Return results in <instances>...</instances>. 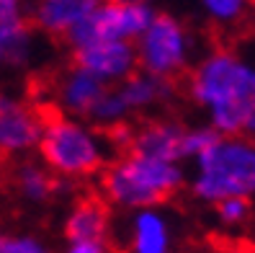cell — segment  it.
<instances>
[{"instance_id":"cell-1","label":"cell","mask_w":255,"mask_h":253,"mask_svg":"<svg viewBox=\"0 0 255 253\" xmlns=\"http://www.w3.org/2000/svg\"><path fill=\"white\" fill-rule=\"evenodd\" d=\"M186 91L217 135L255 140V65L235 49L217 47L191 65Z\"/></svg>"},{"instance_id":"cell-2","label":"cell","mask_w":255,"mask_h":253,"mask_svg":"<svg viewBox=\"0 0 255 253\" xmlns=\"http://www.w3.org/2000/svg\"><path fill=\"white\" fill-rule=\"evenodd\" d=\"M36 150L41 155V166L62 181H80L101 173L114 153L106 132L88 119L57 111L44 116Z\"/></svg>"},{"instance_id":"cell-3","label":"cell","mask_w":255,"mask_h":253,"mask_svg":"<svg viewBox=\"0 0 255 253\" xmlns=\"http://www.w3.org/2000/svg\"><path fill=\"white\" fill-rule=\"evenodd\" d=\"M183 184V163L152 158L134 150H124L116 160H109L101 173L103 199L127 212L160 207L170 197H175Z\"/></svg>"},{"instance_id":"cell-4","label":"cell","mask_w":255,"mask_h":253,"mask_svg":"<svg viewBox=\"0 0 255 253\" xmlns=\"http://www.w3.org/2000/svg\"><path fill=\"white\" fill-rule=\"evenodd\" d=\"M191 194L204 204L240 197L255 199V140L217 135L214 142L191 160Z\"/></svg>"},{"instance_id":"cell-5","label":"cell","mask_w":255,"mask_h":253,"mask_svg":"<svg viewBox=\"0 0 255 253\" xmlns=\"http://www.w3.org/2000/svg\"><path fill=\"white\" fill-rule=\"evenodd\" d=\"M134 52L142 72L175 83L191 67L193 36L175 16L155 13L139 39L134 41Z\"/></svg>"},{"instance_id":"cell-6","label":"cell","mask_w":255,"mask_h":253,"mask_svg":"<svg viewBox=\"0 0 255 253\" xmlns=\"http://www.w3.org/2000/svg\"><path fill=\"white\" fill-rule=\"evenodd\" d=\"M155 10L149 3H101L83 23H78L67 34V44L72 49L85 47L93 41H137L139 34L152 21Z\"/></svg>"},{"instance_id":"cell-7","label":"cell","mask_w":255,"mask_h":253,"mask_svg":"<svg viewBox=\"0 0 255 253\" xmlns=\"http://www.w3.org/2000/svg\"><path fill=\"white\" fill-rule=\"evenodd\" d=\"M44 114L23 96L0 91V158L36 150Z\"/></svg>"},{"instance_id":"cell-8","label":"cell","mask_w":255,"mask_h":253,"mask_svg":"<svg viewBox=\"0 0 255 253\" xmlns=\"http://www.w3.org/2000/svg\"><path fill=\"white\" fill-rule=\"evenodd\" d=\"M72 62L98 78L103 85H116L139 70L131 41H93L72 49Z\"/></svg>"},{"instance_id":"cell-9","label":"cell","mask_w":255,"mask_h":253,"mask_svg":"<svg viewBox=\"0 0 255 253\" xmlns=\"http://www.w3.org/2000/svg\"><path fill=\"white\" fill-rule=\"evenodd\" d=\"M129 150L144 153L152 158L186 163L191 160L188 150V124L175 122V119H152L142 127H134Z\"/></svg>"},{"instance_id":"cell-10","label":"cell","mask_w":255,"mask_h":253,"mask_svg":"<svg viewBox=\"0 0 255 253\" xmlns=\"http://www.w3.org/2000/svg\"><path fill=\"white\" fill-rule=\"evenodd\" d=\"M106 88L109 85H103L98 78H93L91 72H85L83 67H78V65L72 62L67 70H62L52 80L49 96L54 101L57 114L88 119Z\"/></svg>"},{"instance_id":"cell-11","label":"cell","mask_w":255,"mask_h":253,"mask_svg":"<svg viewBox=\"0 0 255 253\" xmlns=\"http://www.w3.org/2000/svg\"><path fill=\"white\" fill-rule=\"evenodd\" d=\"M34 54V31L21 0H0V72L26 67Z\"/></svg>"},{"instance_id":"cell-12","label":"cell","mask_w":255,"mask_h":253,"mask_svg":"<svg viewBox=\"0 0 255 253\" xmlns=\"http://www.w3.org/2000/svg\"><path fill=\"white\" fill-rule=\"evenodd\" d=\"M124 246L127 253H173L175 233L170 217L160 207H144V210L129 212Z\"/></svg>"},{"instance_id":"cell-13","label":"cell","mask_w":255,"mask_h":253,"mask_svg":"<svg viewBox=\"0 0 255 253\" xmlns=\"http://www.w3.org/2000/svg\"><path fill=\"white\" fill-rule=\"evenodd\" d=\"M114 91L119 93L122 103L127 106L129 116H137V114L152 111V109H162L165 103H170L173 96H175V83L137 70L127 80L116 83Z\"/></svg>"},{"instance_id":"cell-14","label":"cell","mask_w":255,"mask_h":253,"mask_svg":"<svg viewBox=\"0 0 255 253\" xmlns=\"http://www.w3.org/2000/svg\"><path fill=\"white\" fill-rule=\"evenodd\" d=\"M103 0H36L31 10V23L49 36H62L83 23Z\"/></svg>"},{"instance_id":"cell-15","label":"cell","mask_w":255,"mask_h":253,"mask_svg":"<svg viewBox=\"0 0 255 253\" xmlns=\"http://www.w3.org/2000/svg\"><path fill=\"white\" fill-rule=\"evenodd\" d=\"M67 243L72 241H98L109 243L111 235V215L101 199H80L70 207L65 217Z\"/></svg>"},{"instance_id":"cell-16","label":"cell","mask_w":255,"mask_h":253,"mask_svg":"<svg viewBox=\"0 0 255 253\" xmlns=\"http://www.w3.org/2000/svg\"><path fill=\"white\" fill-rule=\"evenodd\" d=\"M13 189L28 204H44L54 197L57 178L41 166V163L26 160L13 168Z\"/></svg>"},{"instance_id":"cell-17","label":"cell","mask_w":255,"mask_h":253,"mask_svg":"<svg viewBox=\"0 0 255 253\" xmlns=\"http://www.w3.org/2000/svg\"><path fill=\"white\" fill-rule=\"evenodd\" d=\"M199 3L206 10L209 21L217 28H227V31L243 26L253 8L250 0H199Z\"/></svg>"},{"instance_id":"cell-18","label":"cell","mask_w":255,"mask_h":253,"mask_svg":"<svg viewBox=\"0 0 255 253\" xmlns=\"http://www.w3.org/2000/svg\"><path fill=\"white\" fill-rule=\"evenodd\" d=\"M0 253H52V248L31 233L0 230Z\"/></svg>"},{"instance_id":"cell-19","label":"cell","mask_w":255,"mask_h":253,"mask_svg":"<svg viewBox=\"0 0 255 253\" xmlns=\"http://www.w3.org/2000/svg\"><path fill=\"white\" fill-rule=\"evenodd\" d=\"M214 215L224 228H243L253 215V202L250 199H240V197H230L214 204Z\"/></svg>"},{"instance_id":"cell-20","label":"cell","mask_w":255,"mask_h":253,"mask_svg":"<svg viewBox=\"0 0 255 253\" xmlns=\"http://www.w3.org/2000/svg\"><path fill=\"white\" fill-rule=\"evenodd\" d=\"M65 253H114L109 243H98V241H72L67 243Z\"/></svg>"},{"instance_id":"cell-21","label":"cell","mask_w":255,"mask_h":253,"mask_svg":"<svg viewBox=\"0 0 255 253\" xmlns=\"http://www.w3.org/2000/svg\"><path fill=\"white\" fill-rule=\"evenodd\" d=\"M217 253H255V246H227L219 248Z\"/></svg>"},{"instance_id":"cell-22","label":"cell","mask_w":255,"mask_h":253,"mask_svg":"<svg viewBox=\"0 0 255 253\" xmlns=\"http://www.w3.org/2000/svg\"><path fill=\"white\" fill-rule=\"evenodd\" d=\"M114 3H147V0H114Z\"/></svg>"},{"instance_id":"cell-23","label":"cell","mask_w":255,"mask_h":253,"mask_svg":"<svg viewBox=\"0 0 255 253\" xmlns=\"http://www.w3.org/2000/svg\"><path fill=\"white\" fill-rule=\"evenodd\" d=\"M250 3H253V5H255V0H250Z\"/></svg>"}]
</instances>
